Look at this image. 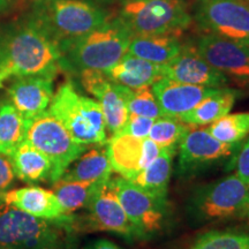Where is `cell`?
<instances>
[{
	"mask_svg": "<svg viewBox=\"0 0 249 249\" xmlns=\"http://www.w3.org/2000/svg\"><path fill=\"white\" fill-rule=\"evenodd\" d=\"M192 127L179 118L160 117L155 120L148 138L160 149H177Z\"/></svg>",
	"mask_w": 249,
	"mask_h": 249,
	"instance_id": "cell-29",
	"label": "cell"
},
{
	"mask_svg": "<svg viewBox=\"0 0 249 249\" xmlns=\"http://www.w3.org/2000/svg\"><path fill=\"white\" fill-rule=\"evenodd\" d=\"M241 144H227L213 138L208 128H194L179 143V172L194 174L234 156Z\"/></svg>",
	"mask_w": 249,
	"mask_h": 249,
	"instance_id": "cell-12",
	"label": "cell"
},
{
	"mask_svg": "<svg viewBox=\"0 0 249 249\" xmlns=\"http://www.w3.org/2000/svg\"><path fill=\"white\" fill-rule=\"evenodd\" d=\"M233 165L236 171V176L249 185V136L247 141L242 143L234 155Z\"/></svg>",
	"mask_w": 249,
	"mask_h": 249,
	"instance_id": "cell-34",
	"label": "cell"
},
{
	"mask_svg": "<svg viewBox=\"0 0 249 249\" xmlns=\"http://www.w3.org/2000/svg\"><path fill=\"white\" fill-rule=\"evenodd\" d=\"M97 183V182H96ZM96 183L88 181H70L59 179L53 182V192L67 214L87 208Z\"/></svg>",
	"mask_w": 249,
	"mask_h": 249,
	"instance_id": "cell-27",
	"label": "cell"
},
{
	"mask_svg": "<svg viewBox=\"0 0 249 249\" xmlns=\"http://www.w3.org/2000/svg\"><path fill=\"white\" fill-rule=\"evenodd\" d=\"M123 92L129 113L151 118L155 120L163 117L157 99L152 92L151 86H143L135 89L123 86Z\"/></svg>",
	"mask_w": 249,
	"mask_h": 249,
	"instance_id": "cell-30",
	"label": "cell"
},
{
	"mask_svg": "<svg viewBox=\"0 0 249 249\" xmlns=\"http://www.w3.org/2000/svg\"><path fill=\"white\" fill-rule=\"evenodd\" d=\"M198 53L227 79L249 83V45L205 34L196 44Z\"/></svg>",
	"mask_w": 249,
	"mask_h": 249,
	"instance_id": "cell-13",
	"label": "cell"
},
{
	"mask_svg": "<svg viewBox=\"0 0 249 249\" xmlns=\"http://www.w3.org/2000/svg\"><path fill=\"white\" fill-rule=\"evenodd\" d=\"M113 183L124 213L141 238L160 231L166 216L167 201L155 197L123 177L114 178Z\"/></svg>",
	"mask_w": 249,
	"mask_h": 249,
	"instance_id": "cell-11",
	"label": "cell"
},
{
	"mask_svg": "<svg viewBox=\"0 0 249 249\" xmlns=\"http://www.w3.org/2000/svg\"><path fill=\"white\" fill-rule=\"evenodd\" d=\"M154 123L155 119H151V118L129 113L127 123L120 133L129 134V135L135 136V138L139 139L148 138L149 132H150Z\"/></svg>",
	"mask_w": 249,
	"mask_h": 249,
	"instance_id": "cell-32",
	"label": "cell"
},
{
	"mask_svg": "<svg viewBox=\"0 0 249 249\" xmlns=\"http://www.w3.org/2000/svg\"><path fill=\"white\" fill-rule=\"evenodd\" d=\"M195 20L207 34L249 45L248 0H200Z\"/></svg>",
	"mask_w": 249,
	"mask_h": 249,
	"instance_id": "cell-10",
	"label": "cell"
},
{
	"mask_svg": "<svg viewBox=\"0 0 249 249\" xmlns=\"http://www.w3.org/2000/svg\"><path fill=\"white\" fill-rule=\"evenodd\" d=\"M2 73L53 77L62 70L59 46L29 17L1 31Z\"/></svg>",
	"mask_w": 249,
	"mask_h": 249,
	"instance_id": "cell-1",
	"label": "cell"
},
{
	"mask_svg": "<svg viewBox=\"0 0 249 249\" xmlns=\"http://www.w3.org/2000/svg\"><path fill=\"white\" fill-rule=\"evenodd\" d=\"M248 217H249V213H248Z\"/></svg>",
	"mask_w": 249,
	"mask_h": 249,
	"instance_id": "cell-40",
	"label": "cell"
},
{
	"mask_svg": "<svg viewBox=\"0 0 249 249\" xmlns=\"http://www.w3.org/2000/svg\"><path fill=\"white\" fill-rule=\"evenodd\" d=\"M9 0H0V12L8 7Z\"/></svg>",
	"mask_w": 249,
	"mask_h": 249,
	"instance_id": "cell-37",
	"label": "cell"
},
{
	"mask_svg": "<svg viewBox=\"0 0 249 249\" xmlns=\"http://www.w3.org/2000/svg\"><path fill=\"white\" fill-rule=\"evenodd\" d=\"M83 249H123V248H120L119 246L114 244V242L107 240V239H99V240L91 242V244L88 245Z\"/></svg>",
	"mask_w": 249,
	"mask_h": 249,
	"instance_id": "cell-35",
	"label": "cell"
},
{
	"mask_svg": "<svg viewBox=\"0 0 249 249\" xmlns=\"http://www.w3.org/2000/svg\"><path fill=\"white\" fill-rule=\"evenodd\" d=\"M107 143V152L112 171L132 181L143 170L144 139L135 138L126 133H118L112 135Z\"/></svg>",
	"mask_w": 249,
	"mask_h": 249,
	"instance_id": "cell-19",
	"label": "cell"
},
{
	"mask_svg": "<svg viewBox=\"0 0 249 249\" xmlns=\"http://www.w3.org/2000/svg\"><path fill=\"white\" fill-rule=\"evenodd\" d=\"M30 123L12 103L0 104V154L9 156L26 140Z\"/></svg>",
	"mask_w": 249,
	"mask_h": 249,
	"instance_id": "cell-26",
	"label": "cell"
},
{
	"mask_svg": "<svg viewBox=\"0 0 249 249\" xmlns=\"http://www.w3.org/2000/svg\"><path fill=\"white\" fill-rule=\"evenodd\" d=\"M119 21L132 37L177 35L191 26L183 0H134L124 2Z\"/></svg>",
	"mask_w": 249,
	"mask_h": 249,
	"instance_id": "cell-5",
	"label": "cell"
},
{
	"mask_svg": "<svg viewBox=\"0 0 249 249\" xmlns=\"http://www.w3.org/2000/svg\"><path fill=\"white\" fill-rule=\"evenodd\" d=\"M192 249H249V234L209 232L201 236Z\"/></svg>",
	"mask_w": 249,
	"mask_h": 249,
	"instance_id": "cell-31",
	"label": "cell"
},
{
	"mask_svg": "<svg viewBox=\"0 0 249 249\" xmlns=\"http://www.w3.org/2000/svg\"><path fill=\"white\" fill-rule=\"evenodd\" d=\"M211 135L227 144H241L249 136V112L226 114L208 127Z\"/></svg>",
	"mask_w": 249,
	"mask_h": 249,
	"instance_id": "cell-28",
	"label": "cell"
},
{
	"mask_svg": "<svg viewBox=\"0 0 249 249\" xmlns=\"http://www.w3.org/2000/svg\"><path fill=\"white\" fill-rule=\"evenodd\" d=\"M13 107L28 120L46 111L54 96L53 77L17 76L8 88Z\"/></svg>",
	"mask_w": 249,
	"mask_h": 249,
	"instance_id": "cell-18",
	"label": "cell"
},
{
	"mask_svg": "<svg viewBox=\"0 0 249 249\" xmlns=\"http://www.w3.org/2000/svg\"><path fill=\"white\" fill-rule=\"evenodd\" d=\"M189 205L192 213L200 220H224L248 216L249 185L233 174L196 189Z\"/></svg>",
	"mask_w": 249,
	"mask_h": 249,
	"instance_id": "cell-7",
	"label": "cell"
},
{
	"mask_svg": "<svg viewBox=\"0 0 249 249\" xmlns=\"http://www.w3.org/2000/svg\"><path fill=\"white\" fill-rule=\"evenodd\" d=\"M9 157L13 164L15 176L22 181L35 183L50 180L51 163L43 152L27 140L18 144Z\"/></svg>",
	"mask_w": 249,
	"mask_h": 249,
	"instance_id": "cell-22",
	"label": "cell"
},
{
	"mask_svg": "<svg viewBox=\"0 0 249 249\" xmlns=\"http://www.w3.org/2000/svg\"><path fill=\"white\" fill-rule=\"evenodd\" d=\"M2 67V39H1V31H0V71Z\"/></svg>",
	"mask_w": 249,
	"mask_h": 249,
	"instance_id": "cell-38",
	"label": "cell"
},
{
	"mask_svg": "<svg viewBox=\"0 0 249 249\" xmlns=\"http://www.w3.org/2000/svg\"><path fill=\"white\" fill-rule=\"evenodd\" d=\"M15 172L12 160L8 155L0 154V205L4 204V195L9 191L15 180Z\"/></svg>",
	"mask_w": 249,
	"mask_h": 249,
	"instance_id": "cell-33",
	"label": "cell"
},
{
	"mask_svg": "<svg viewBox=\"0 0 249 249\" xmlns=\"http://www.w3.org/2000/svg\"><path fill=\"white\" fill-rule=\"evenodd\" d=\"M132 36L119 18L102 26L60 48L62 70L79 74L83 70L107 71L128 50Z\"/></svg>",
	"mask_w": 249,
	"mask_h": 249,
	"instance_id": "cell-3",
	"label": "cell"
},
{
	"mask_svg": "<svg viewBox=\"0 0 249 249\" xmlns=\"http://www.w3.org/2000/svg\"><path fill=\"white\" fill-rule=\"evenodd\" d=\"M87 209L88 214L86 217L74 216L73 231H104L116 233L129 240L142 239L124 213L112 178L96 183Z\"/></svg>",
	"mask_w": 249,
	"mask_h": 249,
	"instance_id": "cell-9",
	"label": "cell"
},
{
	"mask_svg": "<svg viewBox=\"0 0 249 249\" xmlns=\"http://www.w3.org/2000/svg\"><path fill=\"white\" fill-rule=\"evenodd\" d=\"M7 79H8L7 74H5V73H2V71H0V88H2V86H4V82Z\"/></svg>",
	"mask_w": 249,
	"mask_h": 249,
	"instance_id": "cell-36",
	"label": "cell"
},
{
	"mask_svg": "<svg viewBox=\"0 0 249 249\" xmlns=\"http://www.w3.org/2000/svg\"><path fill=\"white\" fill-rule=\"evenodd\" d=\"M182 44L177 35L132 37L127 52L157 65H165L179 54Z\"/></svg>",
	"mask_w": 249,
	"mask_h": 249,
	"instance_id": "cell-25",
	"label": "cell"
},
{
	"mask_svg": "<svg viewBox=\"0 0 249 249\" xmlns=\"http://www.w3.org/2000/svg\"><path fill=\"white\" fill-rule=\"evenodd\" d=\"M102 147L103 145H98L97 148L83 152L75 161L70 165L60 179L96 183L111 178L112 167L107 149Z\"/></svg>",
	"mask_w": 249,
	"mask_h": 249,
	"instance_id": "cell-23",
	"label": "cell"
},
{
	"mask_svg": "<svg viewBox=\"0 0 249 249\" xmlns=\"http://www.w3.org/2000/svg\"><path fill=\"white\" fill-rule=\"evenodd\" d=\"M124 2H127V1H134V0H123Z\"/></svg>",
	"mask_w": 249,
	"mask_h": 249,
	"instance_id": "cell-39",
	"label": "cell"
},
{
	"mask_svg": "<svg viewBox=\"0 0 249 249\" xmlns=\"http://www.w3.org/2000/svg\"><path fill=\"white\" fill-rule=\"evenodd\" d=\"M104 73L113 82L130 89L151 86L158 79L163 77L161 65L147 61L129 52H126L114 66L108 68Z\"/></svg>",
	"mask_w": 249,
	"mask_h": 249,
	"instance_id": "cell-20",
	"label": "cell"
},
{
	"mask_svg": "<svg viewBox=\"0 0 249 249\" xmlns=\"http://www.w3.org/2000/svg\"><path fill=\"white\" fill-rule=\"evenodd\" d=\"M248 1H249V0H248Z\"/></svg>",
	"mask_w": 249,
	"mask_h": 249,
	"instance_id": "cell-42",
	"label": "cell"
},
{
	"mask_svg": "<svg viewBox=\"0 0 249 249\" xmlns=\"http://www.w3.org/2000/svg\"><path fill=\"white\" fill-rule=\"evenodd\" d=\"M28 17L59 49L110 20L104 9L88 0H31Z\"/></svg>",
	"mask_w": 249,
	"mask_h": 249,
	"instance_id": "cell-2",
	"label": "cell"
},
{
	"mask_svg": "<svg viewBox=\"0 0 249 249\" xmlns=\"http://www.w3.org/2000/svg\"><path fill=\"white\" fill-rule=\"evenodd\" d=\"M9 1H11V0H9Z\"/></svg>",
	"mask_w": 249,
	"mask_h": 249,
	"instance_id": "cell-41",
	"label": "cell"
},
{
	"mask_svg": "<svg viewBox=\"0 0 249 249\" xmlns=\"http://www.w3.org/2000/svg\"><path fill=\"white\" fill-rule=\"evenodd\" d=\"M26 140L48 157L52 166L50 177L52 183L61 178L87 147L74 141L60 121L49 111H44L31 120Z\"/></svg>",
	"mask_w": 249,
	"mask_h": 249,
	"instance_id": "cell-8",
	"label": "cell"
},
{
	"mask_svg": "<svg viewBox=\"0 0 249 249\" xmlns=\"http://www.w3.org/2000/svg\"><path fill=\"white\" fill-rule=\"evenodd\" d=\"M65 232L60 224L0 205V249H58Z\"/></svg>",
	"mask_w": 249,
	"mask_h": 249,
	"instance_id": "cell-6",
	"label": "cell"
},
{
	"mask_svg": "<svg viewBox=\"0 0 249 249\" xmlns=\"http://www.w3.org/2000/svg\"><path fill=\"white\" fill-rule=\"evenodd\" d=\"M177 149H161L160 155L143 169L132 182L155 197L167 201V186Z\"/></svg>",
	"mask_w": 249,
	"mask_h": 249,
	"instance_id": "cell-24",
	"label": "cell"
},
{
	"mask_svg": "<svg viewBox=\"0 0 249 249\" xmlns=\"http://www.w3.org/2000/svg\"><path fill=\"white\" fill-rule=\"evenodd\" d=\"M151 89L163 117L180 118L204 98L213 95L219 88L187 85L167 77H160L152 83Z\"/></svg>",
	"mask_w": 249,
	"mask_h": 249,
	"instance_id": "cell-17",
	"label": "cell"
},
{
	"mask_svg": "<svg viewBox=\"0 0 249 249\" xmlns=\"http://www.w3.org/2000/svg\"><path fill=\"white\" fill-rule=\"evenodd\" d=\"M49 112L80 144L104 145L107 142V124L98 101L80 95L71 81L59 87Z\"/></svg>",
	"mask_w": 249,
	"mask_h": 249,
	"instance_id": "cell-4",
	"label": "cell"
},
{
	"mask_svg": "<svg viewBox=\"0 0 249 249\" xmlns=\"http://www.w3.org/2000/svg\"><path fill=\"white\" fill-rule=\"evenodd\" d=\"M79 75L83 88L101 105L107 132L112 135L120 133L129 116L123 86L108 79L103 71L83 70Z\"/></svg>",
	"mask_w": 249,
	"mask_h": 249,
	"instance_id": "cell-14",
	"label": "cell"
},
{
	"mask_svg": "<svg viewBox=\"0 0 249 249\" xmlns=\"http://www.w3.org/2000/svg\"><path fill=\"white\" fill-rule=\"evenodd\" d=\"M240 91L235 89L219 88L213 95L204 98L194 108L179 118L191 127L209 126L220 118L230 113L234 107Z\"/></svg>",
	"mask_w": 249,
	"mask_h": 249,
	"instance_id": "cell-21",
	"label": "cell"
},
{
	"mask_svg": "<svg viewBox=\"0 0 249 249\" xmlns=\"http://www.w3.org/2000/svg\"><path fill=\"white\" fill-rule=\"evenodd\" d=\"M4 204L12 205L31 216L60 224L68 232H71L73 213L67 214L65 213L52 191L37 186L23 187L12 191L9 189L4 195Z\"/></svg>",
	"mask_w": 249,
	"mask_h": 249,
	"instance_id": "cell-16",
	"label": "cell"
},
{
	"mask_svg": "<svg viewBox=\"0 0 249 249\" xmlns=\"http://www.w3.org/2000/svg\"><path fill=\"white\" fill-rule=\"evenodd\" d=\"M161 75L193 86L224 88L229 79L202 58L196 46L182 45L179 54L161 65Z\"/></svg>",
	"mask_w": 249,
	"mask_h": 249,
	"instance_id": "cell-15",
	"label": "cell"
}]
</instances>
